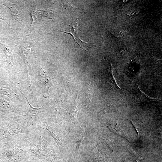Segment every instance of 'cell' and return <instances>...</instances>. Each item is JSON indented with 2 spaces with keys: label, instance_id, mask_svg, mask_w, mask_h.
Returning <instances> with one entry per match:
<instances>
[{
  "label": "cell",
  "instance_id": "9c48e42d",
  "mask_svg": "<svg viewBox=\"0 0 162 162\" xmlns=\"http://www.w3.org/2000/svg\"><path fill=\"white\" fill-rule=\"evenodd\" d=\"M63 6L66 9H69L70 8H74L68 1H65L63 4Z\"/></svg>",
  "mask_w": 162,
  "mask_h": 162
},
{
  "label": "cell",
  "instance_id": "5b68a950",
  "mask_svg": "<svg viewBox=\"0 0 162 162\" xmlns=\"http://www.w3.org/2000/svg\"><path fill=\"white\" fill-rule=\"evenodd\" d=\"M0 102L1 106L6 110L16 113L20 112V109L16 105L6 101H1Z\"/></svg>",
  "mask_w": 162,
  "mask_h": 162
},
{
  "label": "cell",
  "instance_id": "30bf717a",
  "mask_svg": "<svg viewBox=\"0 0 162 162\" xmlns=\"http://www.w3.org/2000/svg\"><path fill=\"white\" fill-rule=\"evenodd\" d=\"M127 51V50L126 49L124 48L121 50L118 53V55L119 56H121L125 55V53Z\"/></svg>",
  "mask_w": 162,
  "mask_h": 162
},
{
  "label": "cell",
  "instance_id": "7a4b0ae2",
  "mask_svg": "<svg viewBox=\"0 0 162 162\" xmlns=\"http://www.w3.org/2000/svg\"><path fill=\"white\" fill-rule=\"evenodd\" d=\"M0 46L5 54L8 64L13 66L15 63V59L13 52L10 46L3 42H0Z\"/></svg>",
  "mask_w": 162,
  "mask_h": 162
},
{
  "label": "cell",
  "instance_id": "3957f363",
  "mask_svg": "<svg viewBox=\"0 0 162 162\" xmlns=\"http://www.w3.org/2000/svg\"><path fill=\"white\" fill-rule=\"evenodd\" d=\"M0 4L7 6L10 10L13 18L18 21L20 20V14L18 10L16 3H12L6 2H3Z\"/></svg>",
  "mask_w": 162,
  "mask_h": 162
},
{
  "label": "cell",
  "instance_id": "ba28073f",
  "mask_svg": "<svg viewBox=\"0 0 162 162\" xmlns=\"http://www.w3.org/2000/svg\"><path fill=\"white\" fill-rule=\"evenodd\" d=\"M0 91L9 97L13 98L15 97L16 94L12 89L9 87L5 86H0Z\"/></svg>",
  "mask_w": 162,
  "mask_h": 162
},
{
  "label": "cell",
  "instance_id": "5bb4252c",
  "mask_svg": "<svg viewBox=\"0 0 162 162\" xmlns=\"http://www.w3.org/2000/svg\"><path fill=\"white\" fill-rule=\"evenodd\" d=\"M1 121L0 120V122Z\"/></svg>",
  "mask_w": 162,
  "mask_h": 162
},
{
  "label": "cell",
  "instance_id": "6da1fadb",
  "mask_svg": "<svg viewBox=\"0 0 162 162\" xmlns=\"http://www.w3.org/2000/svg\"><path fill=\"white\" fill-rule=\"evenodd\" d=\"M37 40L34 39L32 40H22L18 45L19 49L20 52L25 63L28 72V75L29 82L30 80L28 70L29 58L32 46L37 43Z\"/></svg>",
  "mask_w": 162,
  "mask_h": 162
},
{
  "label": "cell",
  "instance_id": "52a82bcc",
  "mask_svg": "<svg viewBox=\"0 0 162 162\" xmlns=\"http://www.w3.org/2000/svg\"><path fill=\"white\" fill-rule=\"evenodd\" d=\"M108 78L110 82L112 83L116 88L121 89L118 86L116 81L113 74V68L111 64L110 65L108 70Z\"/></svg>",
  "mask_w": 162,
  "mask_h": 162
},
{
  "label": "cell",
  "instance_id": "8fae6325",
  "mask_svg": "<svg viewBox=\"0 0 162 162\" xmlns=\"http://www.w3.org/2000/svg\"><path fill=\"white\" fill-rule=\"evenodd\" d=\"M82 138L80 140L77 141V142L76 143V148L78 151L80 147V146L82 142Z\"/></svg>",
  "mask_w": 162,
  "mask_h": 162
},
{
  "label": "cell",
  "instance_id": "277c9868",
  "mask_svg": "<svg viewBox=\"0 0 162 162\" xmlns=\"http://www.w3.org/2000/svg\"><path fill=\"white\" fill-rule=\"evenodd\" d=\"M31 14L32 18V22L31 27L37 20H42L43 17H47L48 18L51 19V18L49 16L48 12L46 11L33 10L31 12Z\"/></svg>",
  "mask_w": 162,
  "mask_h": 162
},
{
  "label": "cell",
  "instance_id": "7c38bea8",
  "mask_svg": "<svg viewBox=\"0 0 162 162\" xmlns=\"http://www.w3.org/2000/svg\"><path fill=\"white\" fill-rule=\"evenodd\" d=\"M134 10H132V11H131L129 13V15L130 16L131 15H135L137 14V10H134Z\"/></svg>",
  "mask_w": 162,
  "mask_h": 162
},
{
  "label": "cell",
  "instance_id": "4fadbf2b",
  "mask_svg": "<svg viewBox=\"0 0 162 162\" xmlns=\"http://www.w3.org/2000/svg\"><path fill=\"white\" fill-rule=\"evenodd\" d=\"M0 19H1V20H4V21L7 23L8 24V23L6 22L0 16Z\"/></svg>",
  "mask_w": 162,
  "mask_h": 162
},
{
  "label": "cell",
  "instance_id": "8992f818",
  "mask_svg": "<svg viewBox=\"0 0 162 162\" xmlns=\"http://www.w3.org/2000/svg\"><path fill=\"white\" fill-rule=\"evenodd\" d=\"M134 98L139 101H152L156 99L149 97L141 91L139 88L136 91Z\"/></svg>",
  "mask_w": 162,
  "mask_h": 162
}]
</instances>
